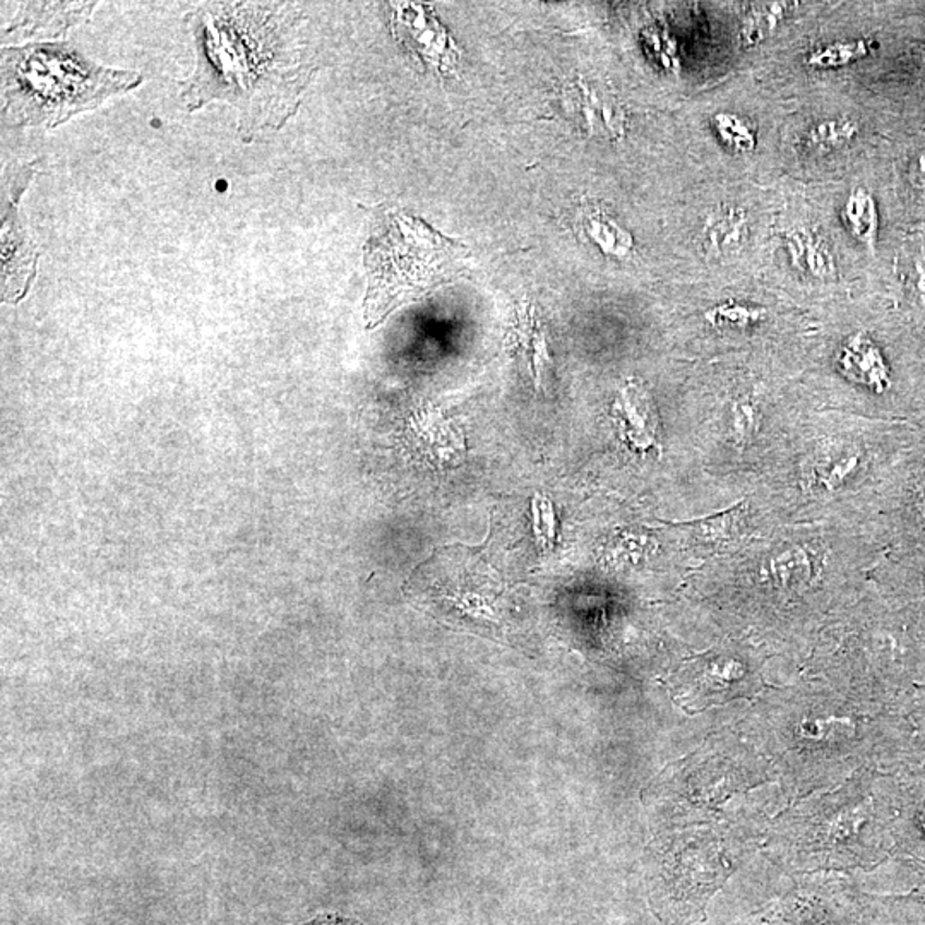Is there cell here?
<instances>
[{
	"label": "cell",
	"mask_w": 925,
	"mask_h": 925,
	"mask_svg": "<svg viewBox=\"0 0 925 925\" xmlns=\"http://www.w3.org/2000/svg\"><path fill=\"white\" fill-rule=\"evenodd\" d=\"M302 16L285 4H206L188 14L196 69L180 84L189 110L224 100L236 108L245 143L284 128L299 110L315 68L300 35Z\"/></svg>",
	"instance_id": "obj_1"
},
{
	"label": "cell",
	"mask_w": 925,
	"mask_h": 925,
	"mask_svg": "<svg viewBox=\"0 0 925 925\" xmlns=\"http://www.w3.org/2000/svg\"><path fill=\"white\" fill-rule=\"evenodd\" d=\"M143 83L136 71L105 68L68 44L2 50V117L11 125L64 124Z\"/></svg>",
	"instance_id": "obj_2"
},
{
	"label": "cell",
	"mask_w": 925,
	"mask_h": 925,
	"mask_svg": "<svg viewBox=\"0 0 925 925\" xmlns=\"http://www.w3.org/2000/svg\"><path fill=\"white\" fill-rule=\"evenodd\" d=\"M368 296L363 320L380 326L387 315L459 278L467 249L408 213H387L380 230L365 243Z\"/></svg>",
	"instance_id": "obj_3"
},
{
	"label": "cell",
	"mask_w": 925,
	"mask_h": 925,
	"mask_svg": "<svg viewBox=\"0 0 925 925\" xmlns=\"http://www.w3.org/2000/svg\"><path fill=\"white\" fill-rule=\"evenodd\" d=\"M564 101L569 108L570 117L588 134H599L611 140L623 136L626 128L623 108L603 89L578 81L566 89Z\"/></svg>",
	"instance_id": "obj_4"
},
{
	"label": "cell",
	"mask_w": 925,
	"mask_h": 925,
	"mask_svg": "<svg viewBox=\"0 0 925 925\" xmlns=\"http://www.w3.org/2000/svg\"><path fill=\"white\" fill-rule=\"evenodd\" d=\"M95 4H21L16 16L4 23V41L32 36H59L80 23Z\"/></svg>",
	"instance_id": "obj_5"
},
{
	"label": "cell",
	"mask_w": 925,
	"mask_h": 925,
	"mask_svg": "<svg viewBox=\"0 0 925 925\" xmlns=\"http://www.w3.org/2000/svg\"><path fill=\"white\" fill-rule=\"evenodd\" d=\"M9 213L2 230V296L9 302L23 299L36 275V249L23 228L14 227Z\"/></svg>",
	"instance_id": "obj_6"
},
{
	"label": "cell",
	"mask_w": 925,
	"mask_h": 925,
	"mask_svg": "<svg viewBox=\"0 0 925 925\" xmlns=\"http://www.w3.org/2000/svg\"><path fill=\"white\" fill-rule=\"evenodd\" d=\"M614 417L627 443L638 449L657 446V413L650 396L638 384L629 383L615 398Z\"/></svg>",
	"instance_id": "obj_7"
},
{
	"label": "cell",
	"mask_w": 925,
	"mask_h": 925,
	"mask_svg": "<svg viewBox=\"0 0 925 925\" xmlns=\"http://www.w3.org/2000/svg\"><path fill=\"white\" fill-rule=\"evenodd\" d=\"M766 579L780 591H797L813 579V558L801 545H785L774 551L765 563Z\"/></svg>",
	"instance_id": "obj_8"
},
{
	"label": "cell",
	"mask_w": 925,
	"mask_h": 925,
	"mask_svg": "<svg viewBox=\"0 0 925 925\" xmlns=\"http://www.w3.org/2000/svg\"><path fill=\"white\" fill-rule=\"evenodd\" d=\"M846 368L855 380L878 395L891 389V374L881 351L869 339L857 338L846 348Z\"/></svg>",
	"instance_id": "obj_9"
},
{
	"label": "cell",
	"mask_w": 925,
	"mask_h": 925,
	"mask_svg": "<svg viewBox=\"0 0 925 925\" xmlns=\"http://www.w3.org/2000/svg\"><path fill=\"white\" fill-rule=\"evenodd\" d=\"M579 225H581L585 236L606 255H615V257H626L633 249V237L629 231L624 230L621 225L615 224L611 216L605 212L587 204L579 215Z\"/></svg>",
	"instance_id": "obj_10"
},
{
	"label": "cell",
	"mask_w": 925,
	"mask_h": 925,
	"mask_svg": "<svg viewBox=\"0 0 925 925\" xmlns=\"http://www.w3.org/2000/svg\"><path fill=\"white\" fill-rule=\"evenodd\" d=\"M747 218L738 209H722L708 218L705 227V245L708 252L722 255L737 251L746 242Z\"/></svg>",
	"instance_id": "obj_11"
},
{
	"label": "cell",
	"mask_w": 925,
	"mask_h": 925,
	"mask_svg": "<svg viewBox=\"0 0 925 925\" xmlns=\"http://www.w3.org/2000/svg\"><path fill=\"white\" fill-rule=\"evenodd\" d=\"M516 335H518V345L521 348L522 356L527 357L528 368L533 374L534 383L542 381L545 374L546 360V339L545 333L542 332V324L539 317L534 314V309L530 303L519 311L518 326H516Z\"/></svg>",
	"instance_id": "obj_12"
},
{
	"label": "cell",
	"mask_w": 925,
	"mask_h": 925,
	"mask_svg": "<svg viewBox=\"0 0 925 925\" xmlns=\"http://www.w3.org/2000/svg\"><path fill=\"white\" fill-rule=\"evenodd\" d=\"M790 257L795 266L804 267L810 275L825 278L834 272L833 257L825 242L809 231H798L789 237Z\"/></svg>",
	"instance_id": "obj_13"
},
{
	"label": "cell",
	"mask_w": 925,
	"mask_h": 925,
	"mask_svg": "<svg viewBox=\"0 0 925 925\" xmlns=\"http://www.w3.org/2000/svg\"><path fill=\"white\" fill-rule=\"evenodd\" d=\"M742 516H744L742 504H738V506L718 513L710 518L686 522L683 527L687 528L696 542L705 543V545H723L738 533Z\"/></svg>",
	"instance_id": "obj_14"
},
{
	"label": "cell",
	"mask_w": 925,
	"mask_h": 925,
	"mask_svg": "<svg viewBox=\"0 0 925 925\" xmlns=\"http://www.w3.org/2000/svg\"><path fill=\"white\" fill-rule=\"evenodd\" d=\"M843 220L852 236L861 242H874L878 233V209L869 192L857 189L850 194L843 208Z\"/></svg>",
	"instance_id": "obj_15"
},
{
	"label": "cell",
	"mask_w": 925,
	"mask_h": 925,
	"mask_svg": "<svg viewBox=\"0 0 925 925\" xmlns=\"http://www.w3.org/2000/svg\"><path fill=\"white\" fill-rule=\"evenodd\" d=\"M922 461L921 467L910 470L903 486L902 513L912 531L925 534V458Z\"/></svg>",
	"instance_id": "obj_16"
},
{
	"label": "cell",
	"mask_w": 925,
	"mask_h": 925,
	"mask_svg": "<svg viewBox=\"0 0 925 925\" xmlns=\"http://www.w3.org/2000/svg\"><path fill=\"white\" fill-rule=\"evenodd\" d=\"M783 8H785V4H780V2L754 8L742 23V44L747 45V47L761 44L766 36L777 28L778 21L782 20Z\"/></svg>",
	"instance_id": "obj_17"
},
{
	"label": "cell",
	"mask_w": 925,
	"mask_h": 925,
	"mask_svg": "<svg viewBox=\"0 0 925 925\" xmlns=\"http://www.w3.org/2000/svg\"><path fill=\"white\" fill-rule=\"evenodd\" d=\"M869 52L867 41H850V44H834L819 48L807 57V64L814 68H838V65L850 64Z\"/></svg>",
	"instance_id": "obj_18"
},
{
	"label": "cell",
	"mask_w": 925,
	"mask_h": 925,
	"mask_svg": "<svg viewBox=\"0 0 925 925\" xmlns=\"http://www.w3.org/2000/svg\"><path fill=\"white\" fill-rule=\"evenodd\" d=\"M857 134V125L849 119L825 120L809 132V143L818 148H834L849 143Z\"/></svg>",
	"instance_id": "obj_19"
},
{
	"label": "cell",
	"mask_w": 925,
	"mask_h": 925,
	"mask_svg": "<svg viewBox=\"0 0 925 925\" xmlns=\"http://www.w3.org/2000/svg\"><path fill=\"white\" fill-rule=\"evenodd\" d=\"M714 124H717L718 134L722 136L723 143L730 148L737 149V152H749L754 148L756 140H754L753 129L747 125L746 120L737 116H730V113H720L714 119Z\"/></svg>",
	"instance_id": "obj_20"
},
{
	"label": "cell",
	"mask_w": 925,
	"mask_h": 925,
	"mask_svg": "<svg viewBox=\"0 0 925 925\" xmlns=\"http://www.w3.org/2000/svg\"><path fill=\"white\" fill-rule=\"evenodd\" d=\"M761 317L762 312L759 309L747 308V305H741V303H723L720 308L711 309L708 312V321L713 326L734 327V329L753 326Z\"/></svg>",
	"instance_id": "obj_21"
},
{
	"label": "cell",
	"mask_w": 925,
	"mask_h": 925,
	"mask_svg": "<svg viewBox=\"0 0 925 925\" xmlns=\"http://www.w3.org/2000/svg\"><path fill=\"white\" fill-rule=\"evenodd\" d=\"M756 428H758V411H756V407L750 401H747V399L735 401L732 405V416H730V429H732L735 440L738 443L749 440L750 435L756 432Z\"/></svg>",
	"instance_id": "obj_22"
},
{
	"label": "cell",
	"mask_w": 925,
	"mask_h": 925,
	"mask_svg": "<svg viewBox=\"0 0 925 925\" xmlns=\"http://www.w3.org/2000/svg\"><path fill=\"white\" fill-rule=\"evenodd\" d=\"M858 465H861V456L858 455H850L843 456V458H838L833 465L828 467L825 474H822V485L828 486V489H833V486L840 485V483L845 482L849 477H852V474L857 471Z\"/></svg>",
	"instance_id": "obj_23"
},
{
	"label": "cell",
	"mask_w": 925,
	"mask_h": 925,
	"mask_svg": "<svg viewBox=\"0 0 925 925\" xmlns=\"http://www.w3.org/2000/svg\"><path fill=\"white\" fill-rule=\"evenodd\" d=\"M917 179L921 184H925V155H922L917 161Z\"/></svg>",
	"instance_id": "obj_24"
}]
</instances>
